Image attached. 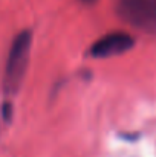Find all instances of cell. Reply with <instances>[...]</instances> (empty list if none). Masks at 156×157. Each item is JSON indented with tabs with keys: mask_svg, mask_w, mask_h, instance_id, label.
<instances>
[{
	"mask_svg": "<svg viewBox=\"0 0 156 157\" xmlns=\"http://www.w3.org/2000/svg\"><path fill=\"white\" fill-rule=\"evenodd\" d=\"M31 44H32V32L22 31L12 41L11 49L8 53L6 61V72H5V89L8 95H15L22 87L23 78L26 75V69L29 64L31 55Z\"/></svg>",
	"mask_w": 156,
	"mask_h": 157,
	"instance_id": "cell-1",
	"label": "cell"
},
{
	"mask_svg": "<svg viewBox=\"0 0 156 157\" xmlns=\"http://www.w3.org/2000/svg\"><path fill=\"white\" fill-rule=\"evenodd\" d=\"M116 12L132 28L156 35V0H118Z\"/></svg>",
	"mask_w": 156,
	"mask_h": 157,
	"instance_id": "cell-2",
	"label": "cell"
},
{
	"mask_svg": "<svg viewBox=\"0 0 156 157\" xmlns=\"http://www.w3.org/2000/svg\"><path fill=\"white\" fill-rule=\"evenodd\" d=\"M135 44V40L132 35L126 32H112L97 40L92 48L90 55L94 58H110V56H118L121 53L129 52Z\"/></svg>",
	"mask_w": 156,
	"mask_h": 157,
	"instance_id": "cell-3",
	"label": "cell"
},
{
	"mask_svg": "<svg viewBox=\"0 0 156 157\" xmlns=\"http://www.w3.org/2000/svg\"><path fill=\"white\" fill-rule=\"evenodd\" d=\"M81 2H84V3H94L95 0H81Z\"/></svg>",
	"mask_w": 156,
	"mask_h": 157,
	"instance_id": "cell-4",
	"label": "cell"
}]
</instances>
